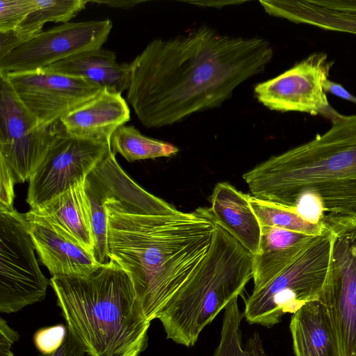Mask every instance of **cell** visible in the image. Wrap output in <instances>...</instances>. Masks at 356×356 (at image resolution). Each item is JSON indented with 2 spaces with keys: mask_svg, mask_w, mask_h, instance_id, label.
Here are the masks:
<instances>
[{
  "mask_svg": "<svg viewBox=\"0 0 356 356\" xmlns=\"http://www.w3.org/2000/svg\"><path fill=\"white\" fill-rule=\"evenodd\" d=\"M111 149L110 141L70 136L66 131L51 147L29 179L26 202L35 209L84 182Z\"/></svg>",
  "mask_w": 356,
  "mask_h": 356,
  "instance_id": "obj_10",
  "label": "cell"
},
{
  "mask_svg": "<svg viewBox=\"0 0 356 356\" xmlns=\"http://www.w3.org/2000/svg\"><path fill=\"white\" fill-rule=\"evenodd\" d=\"M265 11L273 16L333 31L356 35V14L328 9L310 0L260 1Z\"/></svg>",
  "mask_w": 356,
  "mask_h": 356,
  "instance_id": "obj_21",
  "label": "cell"
},
{
  "mask_svg": "<svg viewBox=\"0 0 356 356\" xmlns=\"http://www.w3.org/2000/svg\"><path fill=\"white\" fill-rule=\"evenodd\" d=\"M19 338L18 332L11 328L1 317L0 318V356H14L11 347Z\"/></svg>",
  "mask_w": 356,
  "mask_h": 356,
  "instance_id": "obj_30",
  "label": "cell"
},
{
  "mask_svg": "<svg viewBox=\"0 0 356 356\" xmlns=\"http://www.w3.org/2000/svg\"><path fill=\"white\" fill-rule=\"evenodd\" d=\"M252 278V255L216 220L206 257L158 316L166 338L193 346L203 329Z\"/></svg>",
  "mask_w": 356,
  "mask_h": 356,
  "instance_id": "obj_5",
  "label": "cell"
},
{
  "mask_svg": "<svg viewBox=\"0 0 356 356\" xmlns=\"http://www.w3.org/2000/svg\"><path fill=\"white\" fill-rule=\"evenodd\" d=\"M39 7L38 0H1L0 32L18 28Z\"/></svg>",
  "mask_w": 356,
  "mask_h": 356,
  "instance_id": "obj_27",
  "label": "cell"
},
{
  "mask_svg": "<svg viewBox=\"0 0 356 356\" xmlns=\"http://www.w3.org/2000/svg\"><path fill=\"white\" fill-rule=\"evenodd\" d=\"M30 209L57 224L93 254L90 215L83 182L70 188L40 207Z\"/></svg>",
  "mask_w": 356,
  "mask_h": 356,
  "instance_id": "obj_20",
  "label": "cell"
},
{
  "mask_svg": "<svg viewBox=\"0 0 356 356\" xmlns=\"http://www.w3.org/2000/svg\"><path fill=\"white\" fill-rule=\"evenodd\" d=\"M108 219L107 254L130 277L149 321L200 266L211 244L210 208L178 211L135 183L115 164L101 172Z\"/></svg>",
  "mask_w": 356,
  "mask_h": 356,
  "instance_id": "obj_2",
  "label": "cell"
},
{
  "mask_svg": "<svg viewBox=\"0 0 356 356\" xmlns=\"http://www.w3.org/2000/svg\"><path fill=\"white\" fill-rule=\"evenodd\" d=\"M91 2L97 3H104L112 7L115 8H129L133 6H135L137 3H140L139 1H92Z\"/></svg>",
  "mask_w": 356,
  "mask_h": 356,
  "instance_id": "obj_34",
  "label": "cell"
},
{
  "mask_svg": "<svg viewBox=\"0 0 356 356\" xmlns=\"http://www.w3.org/2000/svg\"><path fill=\"white\" fill-rule=\"evenodd\" d=\"M86 350L75 337L67 330L65 340L60 348L49 355L42 354L40 356H84Z\"/></svg>",
  "mask_w": 356,
  "mask_h": 356,
  "instance_id": "obj_31",
  "label": "cell"
},
{
  "mask_svg": "<svg viewBox=\"0 0 356 356\" xmlns=\"http://www.w3.org/2000/svg\"><path fill=\"white\" fill-rule=\"evenodd\" d=\"M65 131L60 121L42 124L0 72V159L9 168L16 184L29 180Z\"/></svg>",
  "mask_w": 356,
  "mask_h": 356,
  "instance_id": "obj_8",
  "label": "cell"
},
{
  "mask_svg": "<svg viewBox=\"0 0 356 356\" xmlns=\"http://www.w3.org/2000/svg\"><path fill=\"white\" fill-rule=\"evenodd\" d=\"M3 74L22 104L45 125L60 121L103 90L86 79L43 70Z\"/></svg>",
  "mask_w": 356,
  "mask_h": 356,
  "instance_id": "obj_13",
  "label": "cell"
},
{
  "mask_svg": "<svg viewBox=\"0 0 356 356\" xmlns=\"http://www.w3.org/2000/svg\"><path fill=\"white\" fill-rule=\"evenodd\" d=\"M43 70L84 79L120 94L128 90L130 82V64L119 63L114 52L102 47L66 58Z\"/></svg>",
  "mask_w": 356,
  "mask_h": 356,
  "instance_id": "obj_19",
  "label": "cell"
},
{
  "mask_svg": "<svg viewBox=\"0 0 356 356\" xmlns=\"http://www.w3.org/2000/svg\"><path fill=\"white\" fill-rule=\"evenodd\" d=\"M245 194L227 182H219L211 195V211L216 220L250 253H257L261 227Z\"/></svg>",
  "mask_w": 356,
  "mask_h": 356,
  "instance_id": "obj_16",
  "label": "cell"
},
{
  "mask_svg": "<svg viewBox=\"0 0 356 356\" xmlns=\"http://www.w3.org/2000/svg\"><path fill=\"white\" fill-rule=\"evenodd\" d=\"M35 250L52 276L86 277L101 265L92 252L47 217L22 213Z\"/></svg>",
  "mask_w": 356,
  "mask_h": 356,
  "instance_id": "obj_14",
  "label": "cell"
},
{
  "mask_svg": "<svg viewBox=\"0 0 356 356\" xmlns=\"http://www.w3.org/2000/svg\"><path fill=\"white\" fill-rule=\"evenodd\" d=\"M261 227L259 248L252 255L253 289L272 280L317 236L278 227Z\"/></svg>",
  "mask_w": 356,
  "mask_h": 356,
  "instance_id": "obj_18",
  "label": "cell"
},
{
  "mask_svg": "<svg viewBox=\"0 0 356 356\" xmlns=\"http://www.w3.org/2000/svg\"><path fill=\"white\" fill-rule=\"evenodd\" d=\"M330 262L319 300L336 331L342 356H356V219L326 216Z\"/></svg>",
  "mask_w": 356,
  "mask_h": 356,
  "instance_id": "obj_7",
  "label": "cell"
},
{
  "mask_svg": "<svg viewBox=\"0 0 356 356\" xmlns=\"http://www.w3.org/2000/svg\"><path fill=\"white\" fill-rule=\"evenodd\" d=\"M84 190L88 200L92 236L93 255L100 264L109 261L107 254L108 219L105 207V189L100 171L97 167L87 176Z\"/></svg>",
  "mask_w": 356,
  "mask_h": 356,
  "instance_id": "obj_25",
  "label": "cell"
},
{
  "mask_svg": "<svg viewBox=\"0 0 356 356\" xmlns=\"http://www.w3.org/2000/svg\"><path fill=\"white\" fill-rule=\"evenodd\" d=\"M242 177L258 199L295 210L300 197L311 195L325 216L356 219V115L339 113L323 134Z\"/></svg>",
  "mask_w": 356,
  "mask_h": 356,
  "instance_id": "obj_3",
  "label": "cell"
},
{
  "mask_svg": "<svg viewBox=\"0 0 356 356\" xmlns=\"http://www.w3.org/2000/svg\"><path fill=\"white\" fill-rule=\"evenodd\" d=\"M67 330L90 356H140L149 321L129 275L109 260L86 277L49 280Z\"/></svg>",
  "mask_w": 356,
  "mask_h": 356,
  "instance_id": "obj_4",
  "label": "cell"
},
{
  "mask_svg": "<svg viewBox=\"0 0 356 356\" xmlns=\"http://www.w3.org/2000/svg\"><path fill=\"white\" fill-rule=\"evenodd\" d=\"M289 327L296 356H342L327 309L319 299L293 314Z\"/></svg>",
  "mask_w": 356,
  "mask_h": 356,
  "instance_id": "obj_17",
  "label": "cell"
},
{
  "mask_svg": "<svg viewBox=\"0 0 356 356\" xmlns=\"http://www.w3.org/2000/svg\"><path fill=\"white\" fill-rule=\"evenodd\" d=\"M273 56L262 38L222 35L206 25L155 39L129 63L127 99L145 127L172 125L220 106Z\"/></svg>",
  "mask_w": 356,
  "mask_h": 356,
  "instance_id": "obj_1",
  "label": "cell"
},
{
  "mask_svg": "<svg viewBox=\"0 0 356 356\" xmlns=\"http://www.w3.org/2000/svg\"><path fill=\"white\" fill-rule=\"evenodd\" d=\"M113 27L108 19L68 22L42 31L0 58L3 73L33 72L72 56L102 48Z\"/></svg>",
  "mask_w": 356,
  "mask_h": 356,
  "instance_id": "obj_11",
  "label": "cell"
},
{
  "mask_svg": "<svg viewBox=\"0 0 356 356\" xmlns=\"http://www.w3.org/2000/svg\"><path fill=\"white\" fill-rule=\"evenodd\" d=\"M248 198L261 226L278 227L313 236L320 235L327 229L325 222L320 224L310 222L293 209L260 200L250 195Z\"/></svg>",
  "mask_w": 356,
  "mask_h": 356,
  "instance_id": "obj_26",
  "label": "cell"
},
{
  "mask_svg": "<svg viewBox=\"0 0 356 356\" xmlns=\"http://www.w3.org/2000/svg\"><path fill=\"white\" fill-rule=\"evenodd\" d=\"M313 3L340 12L356 14V0H310Z\"/></svg>",
  "mask_w": 356,
  "mask_h": 356,
  "instance_id": "obj_32",
  "label": "cell"
},
{
  "mask_svg": "<svg viewBox=\"0 0 356 356\" xmlns=\"http://www.w3.org/2000/svg\"><path fill=\"white\" fill-rule=\"evenodd\" d=\"M67 334V327L63 324L41 328L36 331L33 341L36 348L43 355L58 350Z\"/></svg>",
  "mask_w": 356,
  "mask_h": 356,
  "instance_id": "obj_28",
  "label": "cell"
},
{
  "mask_svg": "<svg viewBox=\"0 0 356 356\" xmlns=\"http://www.w3.org/2000/svg\"><path fill=\"white\" fill-rule=\"evenodd\" d=\"M243 318L244 314L239 309L238 297H236L224 309L220 342L213 356H269L257 332H254L243 344L241 330Z\"/></svg>",
  "mask_w": 356,
  "mask_h": 356,
  "instance_id": "obj_23",
  "label": "cell"
},
{
  "mask_svg": "<svg viewBox=\"0 0 356 356\" xmlns=\"http://www.w3.org/2000/svg\"><path fill=\"white\" fill-rule=\"evenodd\" d=\"M332 65L326 54L314 53L277 76L257 84L255 97L272 111L321 115L332 120L339 113L330 106L323 86Z\"/></svg>",
  "mask_w": 356,
  "mask_h": 356,
  "instance_id": "obj_12",
  "label": "cell"
},
{
  "mask_svg": "<svg viewBox=\"0 0 356 356\" xmlns=\"http://www.w3.org/2000/svg\"><path fill=\"white\" fill-rule=\"evenodd\" d=\"M332 234L316 236L282 271L245 299L244 318L249 324L271 327L286 314L318 300L329 270Z\"/></svg>",
  "mask_w": 356,
  "mask_h": 356,
  "instance_id": "obj_6",
  "label": "cell"
},
{
  "mask_svg": "<svg viewBox=\"0 0 356 356\" xmlns=\"http://www.w3.org/2000/svg\"><path fill=\"white\" fill-rule=\"evenodd\" d=\"M111 149L127 161L168 157L176 154L179 149L171 143L143 135L133 126L122 125L111 136Z\"/></svg>",
  "mask_w": 356,
  "mask_h": 356,
  "instance_id": "obj_24",
  "label": "cell"
},
{
  "mask_svg": "<svg viewBox=\"0 0 356 356\" xmlns=\"http://www.w3.org/2000/svg\"><path fill=\"white\" fill-rule=\"evenodd\" d=\"M129 120L130 109L122 94L103 89L60 121L71 136L110 141L113 134Z\"/></svg>",
  "mask_w": 356,
  "mask_h": 356,
  "instance_id": "obj_15",
  "label": "cell"
},
{
  "mask_svg": "<svg viewBox=\"0 0 356 356\" xmlns=\"http://www.w3.org/2000/svg\"><path fill=\"white\" fill-rule=\"evenodd\" d=\"M0 211H11L15 198L13 175L5 162L0 159Z\"/></svg>",
  "mask_w": 356,
  "mask_h": 356,
  "instance_id": "obj_29",
  "label": "cell"
},
{
  "mask_svg": "<svg viewBox=\"0 0 356 356\" xmlns=\"http://www.w3.org/2000/svg\"><path fill=\"white\" fill-rule=\"evenodd\" d=\"M40 7L31 13L17 29L4 34L6 44L15 48L42 32L44 24L70 22L85 8L88 1L83 0H38Z\"/></svg>",
  "mask_w": 356,
  "mask_h": 356,
  "instance_id": "obj_22",
  "label": "cell"
},
{
  "mask_svg": "<svg viewBox=\"0 0 356 356\" xmlns=\"http://www.w3.org/2000/svg\"><path fill=\"white\" fill-rule=\"evenodd\" d=\"M34 250L23 214L15 209L0 211L1 312H17L45 298L50 283Z\"/></svg>",
  "mask_w": 356,
  "mask_h": 356,
  "instance_id": "obj_9",
  "label": "cell"
},
{
  "mask_svg": "<svg viewBox=\"0 0 356 356\" xmlns=\"http://www.w3.org/2000/svg\"><path fill=\"white\" fill-rule=\"evenodd\" d=\"M325 92H328L344 100L356 104V97L350 93L341 84L327 79L324 83Z\"/></svg>",
  "mask_w": 356,
  "mask_h": 356,
  "instance_id": "obj_33",
  "label": "cell"
}]
</instances>
